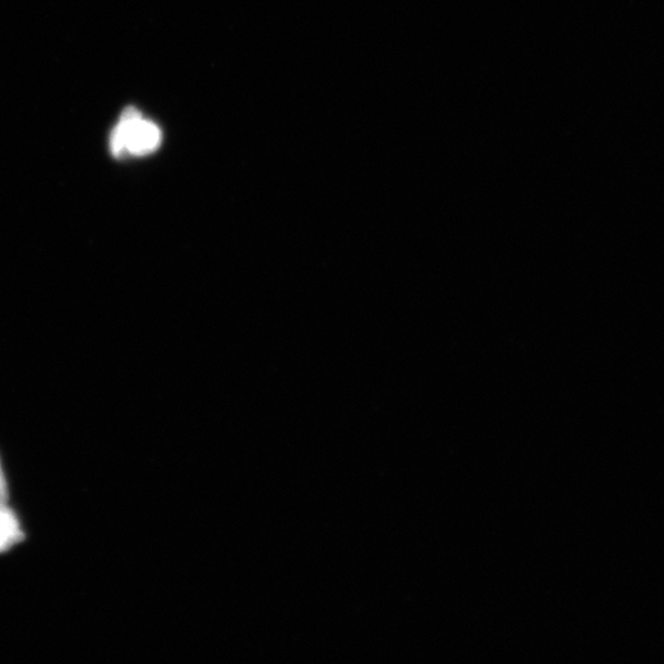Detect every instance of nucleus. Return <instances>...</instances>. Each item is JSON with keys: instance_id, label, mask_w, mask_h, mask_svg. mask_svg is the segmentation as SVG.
Wrapping results in <instances>:
<instances>
[{"instance_id": "obj_2", "label": "nucleus", "mask_w": 664, "mask_h": 664, "mask_svg": "<svg viewBox=\"0 0 664 664\" xmlns=\"http://www.w3.org/2000/svg\"><path fill=\"white\" fill-rule=\"evenodd\" d=\"M24 539L15 513L7 505H0V552L8 551Z\"/></svg>"}, {"instance_id": "obj_1", "label": "nucleus", "mask_w": 664, "mask_h": 664, "mask_svg": "<svg viewBox=\"0 0 664 664\" xmlns=\"http://www.w3.org/2000/svg\"><path fill=\"white\" fill-rule=\"evenodd\" d=\"M160 142L162 133L159 127L145 119L134 107L125 111L110 138L111 152L118 158L153 153Z\"/></svg>"}, {"instance_id": "obj_3", "label": "nucleus", "mask_w": 664, "mask_h": 664, "mask_svg": "<svg viewBox=\"0 0 664 664\" xmlns=\"http://www.w3.org/2000/svg\"><path fill=\"white\" fill-rule=\"evenodd\" d=\"M8 499V484L2 469V465H0V505H7Z\"/></svg>"}]
</instances>
